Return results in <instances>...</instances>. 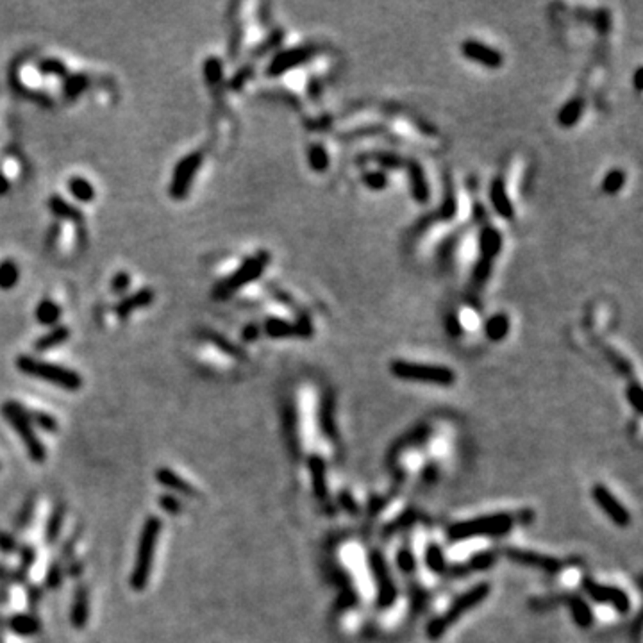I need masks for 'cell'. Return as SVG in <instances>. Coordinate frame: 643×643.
<instances>
[{"instance_id": "cell-1", "label": "cell", "mask_w": 643, "mask_h": 643, "mask_svg": "<svg viewBox=\"0 0 643 643\" xmlns=\"http://www.w3.org/2000/svg\"><path fill=\"white\" fill-rule=\"evenodd\" d=\"M161 527H163V522L157 517H148L145 523H143L138 540V550H136V561H134L133 574H131L129 579L131 588L134 591H143V589L147 588L148 579H150L154 552H156V545L161 534Z\"/></svg>"}, {"instance_id": "cell-2", "label": "cell", "mask_w": 643, "mask_h": 643, "mask_svg": "<svg viewBox=\"0 0 643 643\" xmlns=\"http://www.w3.org/2000/svg\"><path fill=\"white\" fill-rule=\"evenodd\" d=\"M490 591H491L490 583H479V585L473 586L472 589H469V591H464L463 595H460V597L455 598L454 602L449 606V609H447L445 613H442V615L436 616V618H433V620L429 622L427 629H425L427 638H431V640L442 638L443 634L451 629L452 625L460 620L464 613L470 611V609H473V607H477L479 604L484 602L488 595H490Z\"/></svg>"}, {"instance_id": "cell-3", "label": "cell", "mask_w": 643, "mask_h": 643, "mask_svg": "<svg viewBox=\"0 0 643 643\" xmlns=\"http://www.w3.org/2000/svg\"><path fill=\"white\" fill-rule=\"evenodd\" d=\"M16 368L23 375H31L36 379L52 383L67 392H77L82 388V377L76 370L56 365V363L40 361L32 356H18Z\"/></svg>"}, {"instance_id": "cell-4", "label": "cell", "mask_w": 643, "mask_h": 643, "mask_svg": "<svg viewBox=\"0 0 643 643\" xmlns=\"http://www.w3.org/2000/svg\"><path fill=\"white\" fill-rule=\"evenodd\" d=\"M515 523V518L509 513H497L488 515V517H477L472 520H463V522L452 523L449 527V540L461 541L469 538H477V536H500L511 531Z\"/></svg>"}, {"instance_id": "cell-5", "label": "cell", "mask_w": 643, "mask_h": 643, "mask_svg": "<svg viewBox=\"0 0 643 643\" xmlns=\"http://www.w3.org/2000/svg\"><path fill=\"white\" fill-rule=\"evenodd\" d=\"M2 415L8 420L9 425L16 431L18 436L22 438L23 445H25L27 452H29V458L34 463H45L47 451H45L43 443L40 442L38 434L34 433V425L31 424V420L27 416L25 407L14 401H8L2 404Z\"/></svg>"}, {"instance_id": "cell-6", "label": "cell", "mask_w": 643, "mask_h": 643, "mask_svg": "<svg viewBox=\"0 0 643 643\" xmlns=\"http://www.w3.org/2000/svg\"><path fill=\"white\" fill-rule=\"evenodd\" d=\"M268 263V254L261 252V254H256L252 258H249L243 264L234 270V273L227 275L223 281H220L218 284L214 286L213 290V297L216 300H225L229 299L231 295H234L236 291H240L243 286H247L249 282L256 281L261 273H263L264 267Z\"/></svg>"}, {"instance_id": "cell-7", "label": "cell", "mask_w": 643, "mask_h": 643, "mask_svg": "<svg viewBox=\"0 0 643 643\" xmlns=\"http://www.w3.org/2000/svg\"><path fill=\"white\" fill-rule=\"evenodd\" d=\"M392 374L398 379L404 381H416V383H433L440 386H449L455 381V375L451 368L440 365H427V363H413V361H398L392 363Z\"/></svg>"}, {"instance_id": "cell-8", "label": "cell", "mask_w": 643, "mask_h": 643, "mask_svg": "<svg viewBox=\"0 0 643 643\" xmlns=\"http://www.w3.org/2000/svg\"><path fill=\"white\" fill-rule=\"evenodd\" d=\"M202 157L201 152H192V154H188L184 156L183 159L179 161L177 165L174 168V175H172V181H170V196L175 199V201H181L184 196L190 193L193 184V179H195L196 172L202 166Z\"/></svg>"}, {"instance_id": "cell-9", "label": "cell", "mask_w": 643, "mask_h": 643, "mask_svg": "<svg viewBox=\"0 0 643 643\" xmlns=\"http://www.w3.org/2000/svg\"><path fill=\"white\" fill-rule=\"evenodd\" d=\"M370 568L372 574H374L375 585H377V606L381 609H386L397 600V586H395V580L390 574V568L384 561L383 554L377 552V550L370 552Z\"/></svg>"}, {"instance_id": "cell-10", "label": "cell", "mask_w": 643, "mask_h": 643, "mask_svg": "<svg viewBox=\"0 0 643 643\" xmlns=\"http://www.w3.org/2000/svg\"><path fill=\"white\" fill-rule=\"evenodd\" d=\"M583 588H585L586 595L594 602L613 607L615 611L622 613V615L631 609L629 595L625 594L624 589L616 588V586L600 585V583H595L594 579H585L583 580Z\"/></svg>"}, {"instance_id": "cell-11", "label": "cell", "mask_w": 643, "mask_h": 643, "mask_svg": "<svg viewBox=\"0 0 643 643\" xmlns=\"http://www.w3.org/2000/svg\"><path fill=\"white\" fill-rule=\"evenodd\" d=\"M591 495H594V500L597 502V506L602 509L606 517L611 520L613 523H616L618 527H627L631 523V515L629 511L624 508V506L618 502L615 495H613L611 491L607 490L604 484H595L594 491H591Z\"/></svg>"}, {"instance_id": "cell-12", "label": "cell", "mask_w": 643, "mask_h": 643, "mask_svg": "<svg viewBox=\"0 0 643 643\" xmlns=\"http://www.w3.org/2000/svg\"><path fill=\"white\" fill-rule=\"evenodd\" d=\"M506 558L509 561L523 565L529 568H538L547 574H559L563 568V563L559 559L552 558V556H545L540 552H532V550H523V549H506L504 550Z\"/></svg>"}, {"instance_id": "cell-13", "label": "cell", "mask_w": 643, "mask_h": 643, "mask_svg": "<svg viewBox=\"0 0 643 643\" xmlns=\"http://www.w3.org/2000/svg\"><path fill=\"white\" fill-rule=\"evenodd\" d=\"M461 52H463L466 59L479 63L481 67L486 68H499L502 67V61H504L499 50L477 40H464L463 45H461Z\"/></svg>"}, {"instance_id": "cell-14", "label": "cell", "mask_w": 643, "mask_h": 643, "mask_svg": "<svg viewBox=\"0 0 643 643\" xmlns=\"http://www.w3.org/2000/svg\"><path fill=\"white\" fill-rule=\"evenodd\" d=\"M309 52L306 49H291V50H284V52L277 54L275 58L270 61L267 68V74L272 77L282 76L288 70L295 68L297 65L304 63L308 59Z\"/></svg>"}, {"instance_id": "cell-15", "label": "cell", "mask_w": 643, "mask_h": 643, "mask_svg": "<svg viewBox=\"0 0 643 643\" xmlns=\"http://www.w3.org/2000/svg\"><path fill=\"white\" fill-rule=\"evenodd\" d=\"M308 469L309 475H311V484H313V493L317 495L318 500L327 499L329 495V486H327V466L324 458L318 454H313L308 460Z\"/></svg>"}, {"instance_id": "cell-16", "label": "cell", "mask_w": 643, "mask_h": 643, "mask_svg": "<svg viewBox=\"0 0 643 643\" xmlns=\"http://www.w3.org/2000/svg\"><path fill=\"white\" fill-rule=\"evenodd\" d=\"M70 620L76 629H82L89 620V591L84 585L77 586L70 609Z\"/></svg>"}, {"instance_id": "cell-17", "label": "cell", "mask_w": 643, "mask_h": 643, "mask_svg": "<svg viewBox=\"0 0 643 643\" xmlns=\"http://www.w3.org/2000/svg\"><path fill=\"white\" fill-rule=\"evenodd\" d=\"M156 481L161 482L168 490H174L186 497H199V491H196V488L193 486L192 482L184 481L181 475H177L174 470L166 469V466H161V469L156 470Z\"/></svg>"}, {"instance_id": "cell-18", "label": "cell", "mask_w": 643, "mask_h": 643, "mask_svg": "<svg viewBox=\"0 0 643 643\" xmlns=\"http://www.w3.org/2000/svg\"><path fill=\"white\" fill-rule=\"evenodd\" d=\"M152 300H154V291L148 290V288H143V290L136 291V293L129 295V297L122 300V302H118V306H116V315H118V318L125 320V318L131 317V313L136 311V309L150 306Z\"/></svg>"}, {"instance_id": "cell-19", "label": "cell", "mask_w": 643, "mask_h": 643, "mask_svg": "<svg viewBox=\"0 0 643 643\" xmlns=\"http://www.w3.org/2000/svg\"><path fill=\"white\" fill-rule=\"evenodd\" d=\"M49 210L59 220H68V222H82V213L79 207L65 201L61 195H52L49 201Z\"/></svg>"}, {"instance_id": "cell-20", "label": "cell", "mask_w": 643, "mask_h": 643, "mask_svg": "<svg viewBox=\"0 0 643 643\" xmlns=\"http://www.w3.org/2000/svg\"><path fill=\"white\" fill-rule=\"evenodd\" d=\"M565 604L568 606V609H570L572 613V618H574V622H576L579 627L588 629L589 625L594 624V613H591L589 606L583 598L576 597V595H574V597H567L565 598Z\"/></svg>"}, {"instance_id": "cell-21", "label": "cell", "mask_w": 643, "mask_h": 643, "mask_svg": "<svg viewBox=\"0 0 643 643\" xmlns=\"http://www.w3.org/2000/svg\"><path fill=\"white\" fill-rule=\"evenodd\" d=\"M8 627L13 633L20 634V636H32V634L40 633L41 624L34 615H27V613H18V615L11 616L8 622Z\"/></svg>"}, {"instance_id": "cell-22", "label": "cell", "mask_w": 643, "mask_h": 643, "mask_svg": "<svg viewBox=\"0 0 643 643\" xmlns=\"http://www.w3.org/2000/svg\"><path fill=\"white\" fill-rule=\"evenodd\" d=\"M70 338V330L68 327L65 326H56L49 330V332H45L43 336L36 339L34 348L38 352H45V350H50V348H56L59 345H63L67 339Z\"/></svg>"}, {"instance_id": "cell-23", "label": "cell", "mask_w": 643, "mask_h": 643, "mask_svg": "<svg viewBox=\"0 0 643 643\" xmlns=\"http://www.w3.org/2000/svg\"><path fill=\"white\" fill-rule=\"evenodd\" d=\"M34 315L36 320L40 322L41 326H56L59 318H61V308L54 300L43 299L36 306Z\"/></svg>"}, {"instance_id": "cell-24", "label": "cell", "mask_w": 643, "mask_h": 643, "mask_svg": "<svg viewBox=\"0 0 643 643\" xmlns=\"http://www.w3.org/2000/svg\"><path fill=\"white\" fill-rule=\"evenodd\" d=\"M68 192H70V195L74 196L76 201L84 202V204H88V202H91L95 199L93 186H91V183L86 181L84 177H71L70 181H68Z\"/></svg>"}, {"instance_id": "cell-25", "label": "cell", "mask_w": 643, "mask_h": 643, "mask_svg": "<svg viewBox=\"0 0 643 643\" xmlns=\"http://www.w3.org/2000/svg\"><path fill=\"white\" fill-rule=\"evenodd\" d=\"M484 332H486V336L491 339V341H500V339H504L509 332L508 317L502 315V313H495V315H493V317L486 322Z\"/></svg>"}, {"instance_id": "cell-26", "label": "cell", "mask_w": 643, "mask_h": 643, "mask_svg": "<svg viewBox=\"0 0 643 643\" xmlns=\"http://www.w3.org/2000/svg\"><path fill=\"white\" fill-rule=\"evenodd\" d=\"M63 522H65V504H58L54 508L49 522H47V531H45V540H47V543L54 545L58 541L59 534H61Z\"/></svg>"}, {"instance_id": "cell-27", "label": "cell", "mask_w": 643, "mask_h": 643, "mask_svg": "<svg viewBox=\"0 0 643 643\" xmlns=\"http://www.w3.org/2000/svg\"><path fill=\"white\" fill-rule=\"evenodd\" d=\"M320 427L322 433L326 434L327 438H335L336 436V425H335V416H332V398L330 395H326V397L322 398L320 404Z\"/></svg>"}, {"instance_id": "cell-28", "label": "cell", "mask_w": 643, "mask_h": 643, "mask_svg": "<svg viewBox=\"0 0 643 643\" xmlns=\"http://www.w3.org/2000/svg\"><path fill=\"white\" fill-rule=\"evenodd\" d=\"M425 565L429 570H433L434 574H449V565H447L445 554L438 545H429L425 549Z\"/></svg>"}, {"instance_id": "cell-29", "label": "cell", "mask_w": 643, "mask_h": 643, "mask_svg": "<svg viewBox=\"0 0 643 643\" xmlns=\"http://www.w3.org/2000/svg\"><path fill=\"white\" fill-rule=\"evenodd\" d=\"M284 418H286V438H288V442H290V451L291 454L297 458L299 455V431H297V413H295V407L288 406V409L284 411Z\"/></svg>"}, {"instance_id": "cell-30", "label": "cell", "mask_w": 643, "mask_h": 643, "mask_svg": "<svg viewBox=\"0 0 643 643\" xmlns=\"http://www.w3.org/2000/svg\"><path fill=\"white\" fill-rule=\"evenodd\" d=\"M20 279L18 264L11 259H5L0 263V290H13Z\"/></svg>"}, {"instance_id": "cell-31", "label": "cell", "mask_w": 643, "mask_h": 643, "mask_svg": "<svg viewBox=\"0 0 643 643\" xmlns=\"http://www.w3.org/2000/svg\"><path fill=\"white\" fill-rule=\"evenodd\" d=\"M264 330H267V335L272 336V338H284V336L293 335L302 336L300 330H297L291 324L281 320V318H268L267 324H264Z\"/></svg>"}, {"instance_id": "cell-32", "label": "cell", "mask_w": 643, "mask_h": 643, "mask_svg": "<svg viewBox=\"0 0 643 643\" xmlns=\"http://www.w3.org/2000/svg\"><path fill=\"white\" fill-rule=\"evenodd\" d=\"M25 411L32 425H38V427H41L43 431H47V433H56V431H58V427H59L58 420L54 418L52 415L43 413V411H36V409H25Z\"/></svg>"}, {"instance_id": "cell-33", "label": "cell", "mask_w": 643, "mask_h": 643, "mask_svg": "<svg viewBox=\"0 0 643 643\" xmlns=\"http://www.w3.org/2000/svg\"><path fill=\"white\" fill-rule=\"evenodd\" d=\"M38 70H40L41 76H52V77H67L68 70L67 65L59 59L54 58H47L43 61L38 63Z\"/></svg>"}, {"instance_id": "cell-34", "label": "cell", "mask_w": 643, "mask_h": 643, "mask_svg": "<svg viewBox=\"0 0 643 643\" xmlns=\"http://www.w3.org/2000/svg\"><path fill=\"white\" fill-rule=\"evenodd\" d=\"M88 88V79L84 76H68L65 80V95L68 98L79 97Z\"/></svg>"}, {"instance_id": "cell-35", "label": "cell", "mask_w": 643, "mask_h": 643, "mask_svg": "<svg viewBox=\"0 0 643 643\" xmlns=\"http://www.w3.org/2000/svg\"><path fill=\"white\" fill-rule=\"evenodd\" d=\"M624 183H625L624 172H622V170H611V172L606 175V179H604L602 190L606 193H609V195H615V193L620 192Z\"/></svg>"}, {"instance_id": "cell-36", "label": "cell", "mask_w": 643, "mask_h": 643, "mask_svg": "<svg viewBox=\"0 0 643 643\" xmlns=\"http://www.w3.org/2000/svg\"><path fill=\"white\" fill-rule=\"evenodd\" d=\"M204 76L210 84H216L222 79V63L220 59L211 58L204 63Z\"/></svg>"}, {"instance_id": "cell-37", "label": "cell", "mask_w": 643, "mask_h": 643, "mask_svg": "<svg viewBox=\"0 0 643 643\" xmlns=\"http://www.w3.org/2000/svg\"><path fill=\"white\" fill-rule=\"evenodd\" d=\"M63 579H65V568H63V563L54 561L49 568V574H47V586H49L50 589L59 588Z\"/></svg>"}, {"instance_id": "cell-38", "label": "cell", "mask_w": 643, "mask_h": 643, "mask_svg": "<svg viewBox=\"0 0 643 643\" xmlns=\"http://www.w3.org/2000/svg\"><path fill=\"white\" fill-rule=\"evenodd\" d=\"M365 183L370 190H383L388 184V179H386L384 170H375V172H366Z\"/></svg>"}, {"instance_id": "cell-39", "label": "cell", "mask_w": 643, "mask_h": 643, "mask_svg": "<svg viewBox=\"0 0 643 643\" xmlns=\"http://www.w3.org/2000/svg\"><path fill=\"white\" fill-rule=\"evenodd\" d=\"M495 561V554L493 552H481L477 556H473L469 563V570H484V568L491 567Z\"/></svg>"}, {"instance_id": "cell-40", "label": "cell", "mask_w": 643, "mask_h": 643, "mask_svg": "<svg viewBox=\"0 0 643 643\" xmlns=\"http://www.w3.org/2000/svg\"><path fill=\"white\" fill-rule=\"evenodd\" d=\"M397 565H398V568L404 572V574H411V572L415 570V567H416V561H415V556H413V552H411L409 549H401V550H398V552H397Z\"/></svg>"}, {"instance_id": "cell-41", "label": "cell", "mask_w": 643, "mask_h": 643, "mask_svg": "<svg viewBox=\"0 0 643 643\" xmlns=\"http://www.w3.org/2000/svg\"><path fill=\"white\" fill-rule=\"evenodd\" d=\"M131 286V275L127 272H118L111 279V291L113 293H125Z\"/></svg>"}, {"instance_id": "cell-42", "label": "cell", "mask_w": 643, "mask_h": 643, "mask_svg": "<svg viewBox=\"0 0 643 643\" xmlns=\"http://www.w3.org/2000/svg\"><path fill=\"white\" fill-rule=\"evenodd\" d=\"M309 163H311L313 168L317 170H324L327 166V154L324 152L322 147H313L309 150Z\"/></svg>"}, {"instance_id": "cell-43", "label": "cell", "mask_w": 643, "mask_h": 643, "mask_svg": "<svg viewBox=\"0 0 643 643\" xmlns=\"http://www.w3.org/2000/svg\"><path fill=\"white\" fill-rule=\"evenodd\" d=\"M159 506H161V509H165L168 515H179L181 513V509H183L181 502H179V500L172 495H161Z\"/></svg>"}, {"instance_id": "cell-44", "label": "cell", "mask_w": 643, "mask_h": 643, "mask_svg": "<svg viewBox=\"0 0 643 643\" xmlns=\"http://www.w3.org/2000/svg\"><path fill=\"white\" fill-rule=\"evenodd\" d=\"M627 398L636 409V413H642V388L638 383H634L629 390H627Z\"/></svg>"}, {"instance_id": "cell-45", "label": "cell", "mask_w": 643, "mask_h": 643, "mask_svg": "<svg viewBox=\"0 0 643 643\" xmlns=\"http://www.w3.org/2000/svg\"><path fill=\"white\" fill-rule=\"evenodd\" d=\"M34 561H36V550L32 549V547H23V549H22V570H23V574H25V570H29V568L34 565Z\"/></svg>"}, {"instance_id": "cell-46", "label": "cell", "mask_w": 643, "mask_h": 643, "mask_svg": "<svg viewBox=\"0 0 643 643\" xmlns=\"http://www.w3.org/2000/svg\"><path fill=\"white\" fill-rule=\"evenodd\" d=\"M241 336H243V339H247V341H252V339H256L259 336V327L249 326L247 329H243Z\"/></svg>"}, {"instance_id": "cell-47", "label": "cell", "mask_w": 643, "mask_h": 643, "mask_svg": "<svg viewBox=\"0 0 643 643\" xmlns=\"http://www.w3.org/2000/svg\"><path fill=\"white\" fill-rule=\"evenodd\" d=\"M339 500H341V506H343V508L350 509V511H356V504H354V499L348 495L347 491L339 493Z\"/></svg>"}, {"instance_id": "cell-48", "label": "cell", "mask_w": 643, "mask_h": 643, "mask_svg": "<svg viewBox=\"0 0 643 643\" xmlns=\"http://www.w3.org/2000/svg\"><path fill=\"white\" fill-rule=\"evenodd\" d=\"M59 236V225H52V227H50V231H49V234H47V238H45V243H47V247H52L54 243H56V238Z\"/></svg>"}, {"instance_id": "cell-49", "label": "cell", "mask_w": 643, "mask_h": 643, "mask_svg": "<svg viewBox=\"0 0 643 643\" xmlns=\"http://www.w3.org/2000/svg\"><path fill=\"white\" fill-rule=\"evenodd\" d=\"M8 579L18 580V579H22V577L18 576L16 572H11V570H8V568L0 567V580H8Z\"/></svg>"}, {"instance_id": "cell-50", "label": "cell", "mask_w": 643, "mask_h": 643, "mask_svg": "<svg viewBox=\"0 0 643 643\" xmlns=\"http://www.w3.org/2000/svg\"><path fill=\"white\" fill-rule=\"evenodd\" d=\"M8 190H9V181H8V177H5V175L2 174V172H0V195H4V193H8Z\"/></svg>"}]
</instances>
